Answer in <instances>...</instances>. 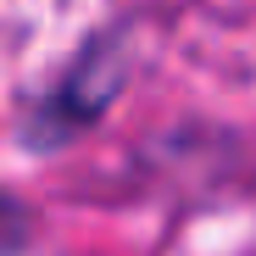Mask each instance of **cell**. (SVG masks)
Masks as SVG:
<instances>
[{
	"mask_svg": "<svg viewBox=\"0 0 256 256\" xmlns=\"http://www.w3.org/2000/svg\"><path fill=\"white\" fill-rule=\"evenodd\" d=\"M128 67H134V50H128V28L122 22L90 34L84 50L67 62V72L22 112V122H17L22 150H62L78 134H90V128L112 112V100L122 95Z\"/></svg>",
	"mask_w": 256,
	"mask_h": 256,
	"instance_id": "cell-1",
	"label": "cell"
},
{
	"mask_svg": "<svg viewBox=\"0 0 256 256\" xmlns=\"http://www.w3.org/2000/svg\"><path fill=\"white\" fill-rule=\"evenodd\" d=\"M28 245H34V206L0 190V256H22Z\"/></svg>",
	"mask_w": 256,
	"mask_h": 256,
	"instance_id": "cell-2",
	"label": "cell"
},
{
	"mask_svg": "<svg viewBox=\"0 0 256 256\" xmlns=\"http://www.w3.org/2000/svg\"><path fill=\"white\" fill-rule=\"evenodd\" d=\"M240 256H256V234H250V240H245V250H240Z\"/></svg>",
	"mask_w": 256,
	"mask_h": 256,
	"instance_id": "cell-3",
	"label": "cell"
}]
</instances>
